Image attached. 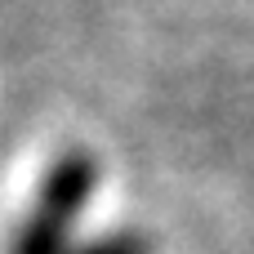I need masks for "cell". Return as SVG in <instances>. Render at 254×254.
I'll use <instances>...</instances> for the list:
<instances>
[{
	"instance_id": "6da1fadb",
	"label": "cell",
	"mask_w": 254,
	"mask_h": 254,
	"mask_svg": "<svg viewBox=\"0 0 254 254\" xmlns=\"http://www.w3.org/2000/svg\"><path fill=\"white\" fill-rule=\"evenodd\" d=\"M98 188V161L89 152H63L36 188L31 214L18 223L9 254H71L76 223Z\"/></svg>"
},
{
	"instance_id": "7a4b0ae2",
	"label": "cell",
	"mask_w": 254,
	"mask_h": 254,
	"mask_svg": "<svg viewBox=\"0 0 254 254\" xmlns=\"http://www.w3.org/2000/svg\"><path fill=\"white\" fill-rule=\"evenodd\" d=\"M71 254H147V241L138 232H112V237H98L89 246H76Z\"/></svg>"
}]
</instances>
